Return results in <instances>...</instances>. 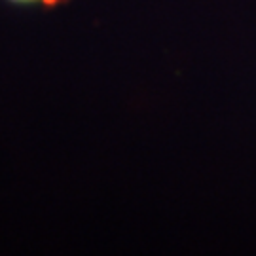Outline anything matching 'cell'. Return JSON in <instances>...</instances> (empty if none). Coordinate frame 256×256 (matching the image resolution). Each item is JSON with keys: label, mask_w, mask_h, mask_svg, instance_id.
<instances>
[{"label": "cell", "mask_w": 256, "mask_h": 256, "mask_svg": "<svg viewBox=\"0 0 256 256\" xmlns=\"http://www.w3.org/2000/svg\"><path fill=\"white\" fill-rule=\"evenodd\" d=\"M10 8L16 10H36V12H55L61 6H66L72 0H2Z\"/></svg>", "instance_id": "cell-1"}]
</instances>
